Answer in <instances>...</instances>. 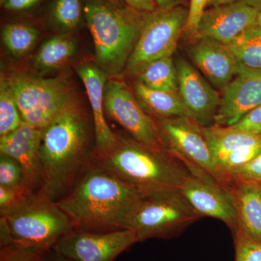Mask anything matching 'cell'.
Here are the masks:
<instances>
[{
	"instance_id": "35",
	"label": "cell",
	"mask_w": 261,
	"mask_h": 261,
	"mask_svg": "<svg viewBox=\"0 0 261 261\" xmlns=\"http://www.w3.org/2000/svg\"><path fill=\"white\" fill-rule=\"evenodd\" d=\"M34 191L27 188H8L0 186V212L8 209Z\"/></svg>"
},
{
	"instance_id": "36",
	"label": "cell",
	"mask_w": 261,
	"mask_h": 261,
	"mask_svg": "<svg viewBox=\"0 0 261 261\" xmlns=\"http://www.w3.org/2000/svg\"><path fill=\"white\" fill-rule=\"evenodd\" d=\"M41 0H5L2 4L4 9L12 12H21L35 6Z\"/></svg>"
},
{
	"instance_id": "15",
	"label": "cell",
	"mask_w": 261,
	"mask_h": 261,
	"mask_svg": "<svg viewBox=\"0 0 261 261\" xmlns=\"http://www.w3.org/2000/svg\"><path fill=\"white\" fill-rule=\"evenodd\" d=\"M261 105V71H240L223 90L214 124L231 126Z\"/></svg>"
},
{
	"instance_id": "41",
	"label": "cell",
	"mask_w": 261,
	"mask_h": 261,
	"mask_svg": "<svg viewBox=\"0 0 261 261\" xmlns=\"http://www.w3.org/2000/svg\"><path fill=\"white\" fill-rule=\"evenodd\" d=\"M245 3L259 12H261V0H245Z\"/></svg>"
},
{
	"instance_id": "39",
	"label": "cell",
	"mask_w": 261,
	"mask_h": 261,
	"mask_svg": "<svg viewBox=\"0 0 261 261\" xmlns=\"http://www.w3.org/2000/svg\"><path fill=\"white\" fill-rule=\"evenodd\" d=\"M188 0H154L156 8L161 10L171 9L176 7L182 6Z\"/></svg>"
},
{
	"instance_id": "14",
	"label": "cell",
	"mask_w": 261,
	"mask_h": 261,
	"mask_svg": "<svg viewBox=\"0 0 261 261\" xmlns=\"http://www.w3.org/2000/svg\"><path fill=\"white\" fill-rule=\"evenodd\" d=\"M176 66L178 94L190 118L202 126H211L221 100L219 93L186 60L178 58Z\"/></svg>"
},
{
	"instance_id": "38",
	"label": "cell",
	"mask_w": 261,
	"mask_h": 261,
	"mask_svg": "<svg viewBox=\"0 0 261 261\" xmlns=\"http://www.w3.org/2000/svg\"><path fill=\"white\" fill-rule=\"evenodd\" d=\"M127 5L140 12H151L157 9L154 0H124Z\"/></svg>"
},
{
	"instance_id": "26",
	"label": "cell",
	"mask_w": 261,
	"mask_h": 261,
	"mask_svg": "<svg viewBox=\"0 0 261 261\" xmlns=\"http://www.w3.org/2000/svg\"><path fill=\"white\" fill-rule=\"evenodd\" d=\"M16 101L4 74L0 80V137L16 129L22 123Z\"/></svg>"
},
{
	"instance_id": "40",
	"label": "cell",
	"mask_w": 261,
	"mask_h": 261,
	"mask_svg": "<svg viewBox=\"0 0 261 261\" xmlns=\"http://www.w3.org/2000/svg\"><path fill=\"white\" fill-rule=\"evenodd\" d=\"M234 1L236 0H209L208 6H219V5L227 4V3H232Z\"/></svg>"
},
{
	"instance_id": "42",
	"label": "cell",
	"mask_w": 261,
	"mask_h": 261,
	"mask_svg": "<svg viewBox=\"0 0 261 261\" xmlns=\"http://www.w3.org/2000/svg\"><path fill=\"white\" fill-rule=\"evenodd\" d=\"M48 261H74L73 260H70L69 258H67V257H65L64 256H63V255H60V254L57 253L56 252V255H54V256H53L51 257V258H49Z\"/></svg>"
},
{
	"instance_id": "4",
	"label": "cell",
	"mask_w": 261,
	"mask_h": 261,
	"mask_svg": "<svg viewBox=\"0 0 261 261\" xmlns=\"http://www.w3.org/2000/svg\"><path fill=\"white\" fill-rule=\"evenodd\" d=\"M84 15L93 39L97 66L106 75L121 74L138 40L144 12L106 0H87Z\"/></svg>"
},
{
	"instance_id": "7",
	"label": "cell",
	"mask_w": 261,
	"mask_h": 261,
	"mask_svg": "<svg viewBox=\"0 0 261 261\" xmlns=\"http://www.w3.org/2000/svg\"><path fill=\"white\" fill-rule=\"evenodd\" d=\"M200 218L179 190H164L143 195L128 228L135 231L138 242L171 238Z\"/></svg>"
},
{
	"instance_id": "43",
	"label": "cell",
	"mask_w": 261,
	"mask_h": 261,
	"mask_svg": "<svg viewBox=\"0 0 261 261\" xmlns=\"http://www.w3.org/2000/svg\"><path fill=\"white\" fill-rule=\"evenodd\" d=\"M108 3H111V4L116 5L118 7H122L121 1L120 0H106Z\"/></svg>"
},
{
	"instance_id": "20",
	"label": "cell",
	"mask_w": 261,
	"mask_h": 261,
	"mask_svg": "<svg viewBox=\"0 0 261 261\" xmlns=\"http://www.w3.org/2000/svg\"><path fill=\"white\" fill-rule=\"evenodd\" d=\"M203 132L215 159L221 168V164L233 151L243 146L261 143V136L246 133L231 126L214 124L203 127Z\"/></svg>"
},
{
	"instance_id": "31",
	"label": "cell",
	"mask_w": 261,
	"mask_h": 261,
	"mask_svg": "<svg viewBox=\"0 0 261 261\" xmlns=\"http://www.w3.org/2000/svg\"><path fill=\"white\" fill-rule=\"evenodd\" d=\"M47 251L45 249L15 243L1 249L0 261H44Z\"/></svg>"
},
{
	"instance_id": "29",
	"label": "cell",
	"mask_w": 261,
	"mask_h": 261,
	"mask_svg": "<svg viewBox=\"0 0 261 261\" xmlns=\"http://www.w3.org/2000/svg\"><path fill=\"white\" fill-rule=\"evenodd\" d=\"M235 261H261V240L252 238L242 230L233 233Z\"/></svg>"
},
{
	"instance_id": "30",
	"label": "cell",
	"mask_w": 261,
	"mask_h": 261,
	"mask_svg": "<svg viewBox=\"0 0 261 261\" xmlns=\"http://www.w3.org/2000/svg\"><path fill=\"white\" fill-rule=\"evenodd\" d=\"M260 153L261 143L243 146L226 158L221 164V168L231 176L232 173L251 162Z\"/></svg>"
},
{
	"instance_id": "19",
	"label": "cell",
	"mask_w": 261,
	"mask_h": 261,
	"mask_svg": "<svg viewBox=\"0 0 261 261\" xmlns=\"http://www.w3.org/2000/svg\"><path fill=\"white\" fill-rule=\"evenodd\" d=\"M238 220V229L261 240V185L233 178L228 187Z\"/></svg>"
},
{
	"instance_id": "10",
	"label": "cell",
	"mask_w": 261,
	"mask_h": 261,
	"mask_svg": "<svg viewBox=\"0 0 261 261\" xmlns=\"http://www.w3.org/2000/svg\"><path fill=\"white\" fill-rule=\"evenodd\" d=\"M182 162V161H181ZM190 174L178 190L201 218H214L224 222L232 233L238 229V220L228 187L195 165L182 162Z\"/></svg>"
},
{
	"instance_id": "45",
	"label": "cell",
	"mask_w": 261,
	"mask_h": 261,
	"mask_svg": "<svg viewBox=\"0 0 261 261\" xmlns=\"http://www.w3.org/2000/svg\"><path fill=\"white\" fill-rule=\"evenodd\" d=\"M5 0H0V3H1V5L3 4V3H4Z\"/></svg>"
},
{
	"instance_id": "22",
	"label": "cell",
	"mask_w": 261,
	"mask_h": 261,
	"mask_svg": "<svg viewBox=\"0 0 261 261\" xmlns=\"http://www.w3.org/2000/svg\"><path fill=\"white\" fill-rule=\"evenodd\" d=\"M240 71H261V27L247 29L226 44Z\"/></svg>"
},
{
	"instance_id": "12",
	"label": "cell",
	"mask_w": 261,
	"mask_h": 261,
	"mask_svg": "<svg viewBox=\"0 0 261 261\" xmlns=\"http://www.w3.org/2000/svg\"><path fill=\"white\" fill-rule=\"evenodd\" d=\"M136 243L132 229L88 231L73 229L60 239L55 252L74 261H113Z\"/></svg>"
},
{
	"instance_id": "23",
	"label": "cell",
	"mask_w": 261,
	"mask_h": 261,
	"mask_svg": "<svg viewBox=\"0 0 261 261\" xmlns=\"http://www.w3.org/2000/svg\"><path fill=\"white\" fill-rule=\"evenodd\" d=\"M75 50L76 44L71 37L56 36L43 43L34 56L33 64L41 71H51L69 61Z\"/></svg>"
},
{
	"instance_id": "6",
	"label": "cell",
	"mask_w": 261,
	"mask_h": 261,
	"mask_svg": "<svg viewBox=\"0 0 261 261\" xmlns=\"http://www.w3.org/2000/svg\"><path fill=\"white\" fill-rule=\"evenodd\" d=\"M5 76L14 95L22 121L39 129L77 103L73 88L64 77L42 78L19 71Z\"/></svg>"
},
{
	"instance_id": "8",
	"label": "cell",
	"mask_w": 261,
	"mask_h": 261,
	"mask_svg": "<svg viewBox=\"0 0 261 261\" xmlns=\"http://www.w3.org/2000/svg\"><path fill=\"white\" fill-rule=\"evenodd\" d=\"M187 18L188 9L184 5L144 12L140 36L126 66L128 73L137 75L152 62L172 57Z\"/></svg>"
},
{
	"instance_id": "37",
	"label": "cell",
	"mask_w": 261,
	"mask_h": 261,
	"mask_svg": "<svg viewBox=\"0 0 261 261\" xmlns=\"http://www.w3.org/2000/svg\"><path fill=\"white\" fill-rule=\"evenodd\" d=\"M15 244L14 238L12 234L9 225L3 216L0 217V247L5 248Z\"/></svg>"
},
{
	"instance_id": "25",
	"label": "cell",
	"mask_w": 261,
	"mask_h": 261,
	"mask_svg": "<svg viewBox=\"0 0 261 261\" xmlns=\"http://www.w3.org/2000/svg\"><path fill=\"white\" fill-rule=\"evenodd\" d=\"M39 32L27 24L8 23L2 32V39L10 54L14 57H21L29 51L37 42Z\"/></svg>"
},
{
	"instance_id": "18",
	"label": "cell",
	"mask_w": 261,
	"mask_h": 261,
	"mask_svg": "<svg viewBox=\"0 0 261 261\" xmlns=\"http://www.w3.org/2000/svg\"><path fill=\"white\" fill-rule=\"evenodd\" d=\"M189 50L194 64L215 88L223 91L238 74V65L226 45L208 38H197Z\"/></svg>"
},
{
	"instance_id": "16",
	"label": "cell",
	"mask_w": 261,
	"mask_h": 261,
	"mask_svg": "<svg viewBox=\"0 0 261 261\" xmlns=\"http://www.w3.org/2000/svg\"><path fill=\"white\" fill-rule=\"evenodd\" d=\"M41 135L42 129L22 122L16 129L0 137V153L13 158L21 166L29 185L34 191L39 190L42 185L39 155Z\"/></svg>"
},
{
	"instance_id": "11",
	"label": "cell",
	"mask_w": 261,
	"mask_h": 261,
	"mask_svg": "<svg viewBox=\"0 0 261 261\" xmlns=\"http://www.w3.org/2000/svg\"><path fill=\"white\" fill-rule=\"evenodd\" d=\"M105 112L133 140L154 150H166L153 118L142 109L124 82L108 81L104 90Z\"/></svg>"
},
{
	"instance_id": "44",
	"label": "cell",
	"mask_w": 261,
	"mask_h": 261,
	"mask_svg": "<svg viewBox=\"0 0 261 261\" xmlns=\"http://www.w3.org/2000/svg\"><path fill=\"white\" fill-rule=\"evenodd\" d=\"M256 25L261 27V12L259 13L258 16H257Z\"/></svg>"
},
{
	"instance_id": "27",
	"label": "cell",
	"mask_w": 261,
	"mask_h": 261,
	"mask_svg": "<svg viewBox=\"0 0 261 261\" xmlns=\"http://www.w3.org/2000/svg\"><path fill=\"white\" fill-rule=\"evenodd\" d=\"M80 0H56L51 15L57 25L64 30L76 28L82 18Z\"/></svg>"
},
{
	"instance_id": "2",
	"label": "cell",
	"mask_w": 261,
	"mask_h": 261,
	"mask_svg": "<svg viewBox=\"0 0 261 261\" xmlns=\"http://www.w3.org/2000/svg\"><path fill=\"white\" fill-rule=\"evenodd\" d=\"M88 137L87 118L78 103L42 128L39 155L43 179L39 191L54 200L69 191L92 163L94 153L89 150Z\"/></svg>"
},
{
	"instance_id": "28",
	"label": "cell",
	"mask_w": 261,
	"mask_h": 261,
	"mask_svg": "<svg viewBox=\"0 0 261 261\" xmlns=\"http://www.w3.org/2000/svg\"><path fill=\"white\" fill-rule=\"evenodd\" d=\"M0 186L14 189L27 188L34 191L29 185L21 166L13 158L1 153Z\"/></svg>"
},
{
	"instance_id": "13",
	"label": "cell",
	"mask_w": 261,
	"mask_h": 261,
	"mask_svg": "<svg viewBox=\"0 0 261 261\" xmlns=\"http://www.w3.org/2000/svg\"><path fill=\"white\" fill-rule=\"evenodd\" d=\"M259 13L245 0L211 7L201 19L195 39L208 38L226 45L256 25Z\"/></svg>"
},
{
	"instance_id": "9",
	"label": "cell",
	"mask_w": 261,
	"mask_h": 261,
	"mask_svg": "<svg viewBox=\"0 0 261 261\" xmlns=\"http://www.w3.org/2000/svg\"><path fill=\"white\" fill-rule=\"evenodd\" d=\"M165 149L182 162L195 165L229 187L233 178L216 162L203 126L190 117H152Z\"/></svg>"
},
{
	"instance_id": "24",
	"label": "cell",
	"mask_w": 261,
	"mask_h": 261,
	"mask_svg": "<svg viewBox=\"0 0 261 261\" xmlns=\"http://www.w3.org/2000/svg\"><path fill=\"white\" fill-rule=\"evenodd\" d=\"M138 82L149 88L178 92V72L172 57L149 63L138 75Z\"/></svg>"
},
{
	"instance_id": "17",
	"label": "cell",
	"mask_w": 261,
	"mask_h": 261,
	"mask_svg": "<svg viewBox=\"0 0 261 261\" xmlns=\"http://www.w3.org/2000/svg\"><path fill=\"white\" fill-rule=\"evenodd\" d=\"M77 72L85 87L92 108L95 139L93 158L98 157L112 150L120 140L119 136L110 128L105 117L104 90L107 75L99 67L90 63L80 65Z\"/></svg>"
},
{
	"instance_id": "3",
	"label": "cell",
	"mask_w": 261,
	"mask_h": 261,
	"mask_svg": "<svg viewBox=\"0 0 261 261\" xmlns=\"http://www.w3.org/2000/svg\"><path fill=\"white\" fill-rule=\"evenodd\" d=\"M92 164L145 195L178 190L190 174L185 165L167 151L154 150L135 140L121 137L112 150L94 157Z\"/></svg>"
},
{
	"instance_id": "34",
	"label": "cell",
	"mask_w": 261,
	"mask_h": 261,
	"mask_svg": "<svg viewBox=\"0 0 261 261\" xmlns=\"http://www.w3.org/2000/svg\"><path fill=\"white\" fill-rule=\"evenodd\" d=\"M231 176L261 185V153L251 162L232 173Z\"/></svg>"
},
{
	"instance_id": "5",
	"label": "cell",
	"mask_w": 261,
	"mask_h": 261,
	"mask_svg": "<svg viewBox=\"0 0 261 261\" xmlns=\"http://www.w3.org/2000/svg\"><path fill=\"white\" fill-rule=\"evenodd\" d=\"M9 225L15 243L49 250L74 229L57 201L37 190L0 212Z\"/></svg>"
},
{
	"instance_id": "32",
	"label": "cell",
	"mask_w": 261,
	"mask_h": 261,
	"mask_svg": "<svg viewBox=\"0 0 261 261\" xmlns=\"http://www.w3.org/2000/svg\"><path fill=\"white\" fill-rule=\"evenodd\" d=\"M209 0H190L188 8V18L184 34L188 38L195 39L198 30L199 24L206 8L208 6Z\"/></svg>"
},
{
	"instance_id": "21",
	"label": "cell",
	"mask_w": 261,
	"mask_h": 261,
	"mask_svg": "<svg viewBox=\"0 0 261 261\" xmlns=\"http://www.w3.org/2000/svg\"><path fill=\"white\" fill-rule=\"evenodd\" d=\"M135 89L152 117H190L178 92L149 88L138 81L135 84Z\"/></svg>"
},
{
	"instance_id": "33",
	"label": "cell",
	"mask_w": 261,
	"mask_h": 261,
	"mask_svg": "<svg viewBox=\"0 0 261 261\" xmlns=\"http://www.w3.org/2000/svg\"><path fill=\"white\" fill-rule=\"evenodd\" d=\"M231 126L246 133L261 136V105L254 108Z\"/></svg>"
},
{
	"instance_id": "1",
	"label": "cell",
	"mask_w": 261,
	"mask_h": 261,
	"mask_svg": "<svg viewBox=\"0 0 261 261\" xmlns=\"http://www.w3.org/2000/svg\"><path fill=\"white\" fill-rule=\"evenodd\" d=\"M144 195L91 163L57 203L75 229L111 231L128 228L132 215Z\"/></svg>"
}]
</instances>
